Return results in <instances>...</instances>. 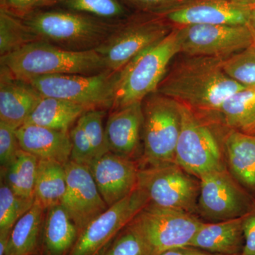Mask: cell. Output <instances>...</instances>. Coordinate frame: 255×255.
<instances>
[{
	"mask_svg": "<svg viewBox=\"0 0 255 255\" xmlns=\"http://www.w3.org/2000/svg\"><path fill=\"white\" fill-rule=\"evenodd\" d=\"M107 112L102 110H87L79 119L91 143L95 160L110 152L104 126Z\"/></svg>",
	"mask_w": 255,
	"mask_h": 255,
	"instance_id": "obj_33",
	"label": "cell"
},
{
	"mask_svg": "<svg viewBox=\"0 0 255 255\" xmlns=\"http://www.w3.org/2000/svg\"><path fill=\"white\" fill-rule=\"evenodd\" d=\"M246 26L251 32L253 45L255 46V6L254 7L251 8V14H250Z\"/></svg>",
	"mask_w": 255,
	"mask_h": 255,
	"instance_id": "obj_40",
	"label": "cell"
},
{
	"mask_svg": "<svg viewBox=\"0 0 255 255\" xmlns=\"http://www.w3.org/2000/svg\"><path fill=\"white\" fill-rule=\"evenodd\" d=\"M244 246L241 255H255V210L243 218Z\"/></svg>",
	"mask_w": 255,
	"mask_h": 255,
	"instance_id": "obj_38",
	"label": "cell"
},
{
	"mask_svg": "<svg viewBox=\"0 0 255 255\" xmlns=\"http://www.w3.org/2000/svg\"><path fill=\"white\" fill-rule=\"evenodd\" d=\"M148 204L145 193L137 187L80 233L71 255H102L117 235Z\"/></svg>",
	"mask_w": 255,
	"mask_h": 255,
	"instance_id": "obj_12",
	"label": "cell"
},
{
	"mask_svg": "<svg viewBox=\"0 0 255 255\" xmlns=\"http://www.w3.org/2000/svg\"><path fill=\"white\" fill-rule=\"evenodd\" d=\"M229 1L247 7L253 8L255 6V0H229Z\"/></svg>",
	"mask_w": 255,
	"mask_h": 255,
	"instance_id": "obj_41",
	"label": "cell"
},
{
	"mask_svg": "<svg viewBox=\"0 0 255 255\" xmlns=\"http://www.w3.org/2000/svg\"><path fill=\"white\" fill-rule=\"evenodd\" d=\"M159 255H223L214 254L209 252L194 248L192 246L180 247V248H173L162 253Z\"/></svg>",
	"mask_w": 255,
	"mask_h": 255,
	"instance_id": "obj_39",
	"label": "cell"
},
{
	"mask_svg": "<svg viewBox=\"0 0 255 255\" xmlns=\"http://www.w3.org/2000/svg\"><path fill=\"white\" fill-rule=\"evenodd\" d=\"M175 162L140 167L137 187L149 204L194 214L197 211L200 184Z\"/></svg>",
	"mask_w": 255,
	"mask_h": 255,
	"instance_id": "obj_8",
	"label": "cell"
},
{
	"mask_svg": "<svg viewBox=\"0 0 255 255\" xmlns=\"http://www.w3.org/2000/svg\"><path fill=\"white\" fill-rule=\"evenodd\" d=\"M21 19L38 41L74 51L97 49L120 22L61 7L38 10Z\"/></svg>",
	"mask_w": 255,
	"mask_h": 255,
	"instance_id": "obj_2",
	"label": "cell"
},
{
	"mask_svg": "<svg viewBox=\"0 0 255 255\" xmlns=\"http://www.w3.org/2000/svg\"><path fill=\"white\" fill-rule=\"evenodd\" d=\"M179 53L187 56L228 58L253 45L246 25L177 26Z\"/></svg>",
	"mask_w": 255,
	"mask_h": 255,
	"instance_id": "obj_13",
	"label": "cell"
},
{
	"mask_svg": "<svg viewBox=\"0 0 255 255\" xmlns=\"http://www.w3.org/2000/svg\"><path fill=\"white\" fill-rule=\"evenodd\" d=\"M148 245L151 255L190 246L203 222L195 215L147 204L132 220Z\"/></svg>",
	"mask_w": 255,
	"mask_h": 255,
	"instance_id": "obj_10",
	"label": "cell"
},
{
	"mask_svg": "<svg viewBox=\"0 0 255 255\" xmlns=\"http://www.w3.org/2000/svg\"><path fill=\"white\" fill-rule=\"evenodd\" d=\"M102 255H151L140 230L130 221L117 235Z\"/></svg>",
	"mask_w": 255,
	"mask_h": 255,
	"instance_id": "obj_32",
	"label": "cell"
},
{
	"mask_svg": "<svg viewBox=\"0 0 255 255\" xmlns=\"http://www.w3.org/2000/svg\"><path fill=\"white\" fill-rule=\"evenodd\" d=\"M143 113L140 167L172 163L181 130L178 102L157 92L142 102Z\"/></svg>",
	"mask_w": 255,
	"mask_h": 255,
	"instance_id": "obj_5",
	"label": "cell"
},
{
	"mask_svg": "<svg viewBox=\"0 0 255 255\" xmlns=\"http://www.w3.org/2000/svg\"><path fill=\"white\" fill-rule=\"evenodd\" d=\"M65 167L67 188L60 204L75 223L80 235L109 207L101 196L88 166L70 159Z\"/></svg>",
	"mask_w": 255,
	"mask_h": 255,
	"instance_id": "obj_14",
	"label": "cell"
},
{
	"mask_svg": "<svg viewBox=\"0 0 255 255\" xmlns=\"http://www.w3.org/2000/svg\"><path fill=\"white\" fill-rule=\"evenodd\" d=\"M72 150L70 159L90 167L95 160L93 149L80 120L70 130Z\"/></svg>",
	"mask_w": 255,
	"mask_h": 255,
	"instance_id": "obj_34",
	"label": "cell"
},
{
	"mask_svg": "<svg viewBox=\"0 0 255 255\" xmlns=\"http://www.w3.org/2000/svg\"><path fill=\"white\" fill-rule=\"evenodd\" d=\"M21 150L38 159L52 160L65 164L70 160L72 145L70 130L23 124L16 130Z\"/></svg>",
	"mask_w": 255,
	"mask_h": 255,
	"instance_id": "obj_19",
	"label": "cell"
},
{
	"mask_svg": "<svg viewBox=\"0 0 255 255\" xmlns=\"http://www.w3.org/2000/svg\"><path fill=\"white\" fill-rule=\"evenodd\" d=\"M1 67L24 80L56 75H95L107 70L96 50L74 51L38 41L0 57Z\"/></svg>",
	"mask_w": 255,
	"mask_h": 255,
	"instance_id": "obj_3",
	"label": "cell"
},
{
	"mask_svg": "<svg viewBox=\"0 0 255 255\" xmlns=\"http://www.w3.org/2000/svg\"><path fill=\"white\" fill-rule=\"evenodd\" d=\"M45 211L34 202L10 233L5 255H32L39 239Z\"/></svg>",
	"mask_w": 255,
	"mask_h": 255,
	"instance_id": "obj_26",
	"label": "cell"
},
{
	"mask_svg": "<svg viewBox=\"0 0 255 255\" xmlns=\"http://www.w3.org/2000/svg\"><path fill=\"white\" fill-rule=\"evenodd\" d=\"M178 53L179 37L175 26L167 36L137 55L121 71L111 110L142 102L155 92L167 73L169 63Z\"/></svg>",
	"mask_w": 255,
	"mask_h": 255,
	"instance_id": "obj_4",
	"label": "cell"
},
{
	"mask_svg": "<svg viewBox=\"0 0 255 255\" xmlns=\"http://www.w3.org/2000/svg\"><path fill=\"white\" fill-rule=\"evenodd\" d=\"M251 10L229 0H190L159 15L174 26L246 25Z\"/></svg>",
	"mask_w": 255,
	"mask_h": 255,
	"instance_id": "obj_16",
	"label": "cell"
},
{
	"mask_svg": "<svg viewBox=\"0 0 255 255\" xmlns=\"http://www.w3.org/2000/svg\"><path fill=\"white\" fill-rule=\"evenodd\" d=\"M142 127V102L111 110L105 125L110 151L137 162L139 158L140 161Z\"/></svg>",
	"mask_w": 255,
	"mask_h": 255,
	"instance_id": "obj_17",
	"label": "cell"
},
{
	"mask_svg": "<svg viewBox=\"0 0 255 255\" xmlns=\"http://www.w3.org/2000/svg\"><path fill=\"white\" fill-rule=\"evenodd\" d=\"M16 129L0 122V164L1 169L6 168L21 150L16 136Z\"/></svg>",
	"mask_w": 255,
	"mask_h": 255,
	"instance_id": "obj_36",
	"label": "cell"
},
{
	"mask_svg": "<svg viewBox=\"0 0 255 255\" xmlns=\"http://www.w3.org/2000/svg\"><path fill=\"white\" fill-rule=\"evenodd\" d=\"M221 58L187 56L166 73L155 92L208 117L235 92L246 87L229 78Z\"/></svg>",
	"mask_w": 255,
	"mask_h": 255,
	"instance_id": "obj_1",
	"label": "cell"
},
{
	"mask_svg": "<svg viewBox=\"0 0 255 255\" xmlns=\"http://www.w3.org/2000/svg\"><path fill=\"white\" fill-rule=\"evenodd\" d=\"M243 132H247V133L252 134V135H255V122L251 127L243 130Z\"/></svg>",
	"mask_w": 255,
	"mask_h": 255,
	"instance_id": "obj_42",
	"label": "cell"
},
{
	"mask_svg": "<svg viewBox=\"0 0 255 255\" xmlns=\"http://www.w3.org/2000/svg\"><path fill=\"white\" fill-rule=\"evenodd\" d=\"M67 188L65 164L52 160L38 159L35 203L44 210L61 204Z\"/></svg>",
	"mask_w": 255,
	"mask_h": 255,
	"instance_id": "obj_24",
	"label": "cell"
},
{
	"mask_svg": "<svg viewBox=\"0 0 255 255\" xmlns=\"http://www.w3.org/2000/svg\"><path fill=\"white\" fill-rule=\"evenodd\" d=\"M60 7L110 21H121L132 12L121 0H62Z\"/></svg>",
	"mask_w": 255,
	"mask_h": 255,
	"instance_id": "obj_29",
	"label": "cell"
},
{
	"mask_svg": "<svg viewBox=\"0 0 255 255\" xmlns=\"http://www.w3.org/2000/svg\"><path fill=\"white\" fill-rule=\"evenodd\" d=\"M243 218L203 223L190 246L214 254L241 255L244 246Z\"/></svg>",
	"mask_w": 255,
	"mask_h": 255,
	"instance_id": "obj_21",
	"label": "cell"
},
{
	"mask_svg": "<svg viewBox=\"0 0 255 255\" xmlns=\"http://www.w3.org/2000/svg\"><path fill=\"white\" fill-rule=\"evenodd\" d=\"M179 106L182 124L174 162L198 179L226 167L219 142L208 124L186 106Z\"/></svg>",
	"mask_w": 255,
	"mask_h": 255,
	"instance_id": "obj_9",
	"label": "cell"
},
{
	"mask_svg": "<svg viewBox=\"0 0 255 255\" xmlns=\"http://www.w3.org/2000/svg\"><path fill=\"white\" fill-rule=\"evenodd\" d=\"M89 167L109 208L137 188L140 164L137 161L110 151L94 161Z\"/></svg>",
	"mask_w": 255,
	"mask_h": 255,
	"instance_id": "obj_15",
	"label": "cell"
},
{
	"mask_svg": "<svg viewBox=\"0 0 255 255\" xmlns=\"http://www.w3.org/2000/svg\"><path fill=\"white\" fill-rule=\"evenodd\" d=\"M62 0H6L0 6L1 9L20 18L38 11L52 8L60 4Z\"/></svg>",
	"mask_w": 255,
	"mask_h": 255,
	"instance_id": "obj_37",
	"label": "cell"
},
{
	"mask_svg": "<svg viewBox=\"0 0 255 255\" xmlns=\"http://www.w3.org/2000/svg\"><path fill=\"white\" fill-rule=\"evenodd\" d=\"M175 26L159 14L132 13L95 49L107 70L120 72L142 51L162 40Z\"/></svg>",
	"mask_w": 255,
	"mask_h": 255,
	"instance_id": "obj_6",
	"label": "cell"
},
{
	"mask_svg": "<svg viewBox=\"0 0 255 255\" xmlns=\"http://www.w3.org/2000/svg\"><path fill=\"white\" fill-rule=\"evenodd\" d=\"M43 98L29 82L18 78L7 69L0 68V122L17 129Z\"/></svg>",
	"mask_w": 255,
	"mask_h": 255,
	"instance_id": "obj_18",
	"label": "cell"
},
{
	"mask_svg": "<svg viewBox=\"0 0 255 255\" xmlns=\"http://www.w3.org/2000/svg\"><path fill=\"white\" fill-rule=\"evenodd\" d=\"M79 233L61 204L45 211L39 239L32 255H71Z\"/></svg>",
	"mask_w": 255,
	"mask_h": 255,
	"instance_id": "obj_20",
	"label": "cell"
},
{
	"mask_svg": "<svg viewBox=\"0 0 255 255\" xmlns=\"http://www.w3.org/2000/svg\"><path fill=\"white\" fill-rule=\"evenodd\" d=\"M87 110H90L70 101L43 97L24 124L70 130Z\"/></svg>",
	"mask_w": 255,
	"mask_h": 255,
	"instance_id": "obj_23",
	"label": "cell"
},
{
	"mask_svg": "<svg viewBox=\"0 0 255 255\" xmlns=\"http://www.w3.org/2000/svg\"><path fill=\"white\" fill-rule=\"evenodd\" d=\"M38 41L21 18L0 8V57Z\"/></svg>",
	"mask_w": 255,
	"mask_h": 255,
	"instance_id": "obj_28",
	"label": "cell"
},
{
	"mask_svg": "<svg viewBox=\"0 0 255 255\" xmlns=\"http://www.w3.org/2000/svg\"><path fill=\"white\" fill-rule=\"evenodd\" d=\"M230 172L241 186L255 191V135L231 130L224 140Z\"/></svg>",
	"mask_w": 255,
	"mask_h": 255,
	"instance_id": "obj_22",
	"label": "cell"
},
{
	"mask_svg": "<svg viewBox=\"0 0 255 255\" xmlns=\"http://www.w3.org/2000/svg\"><path fill=\"white\" fill-rule=\"evenodd\" d=\"M199 179L197 211L210 222L240 219L253 211L251 198L226 167Z\"/></svg>",
	"mask_w": 255,
	"mask_h": 255,
	"instance_id": "obj_11",
	"label": "cell"
},
{
	"mask_svg": "<svg viewBox=\"0 0 255 255\" xmlns=\"http://www.w3.org/2000/svg\"><path fill=\"white\" fill-rule=\"evenodd\" d=\"M231 130H243L255 122V87H246L230 96L208 116Z\"/></svg>",
	"mask_w": 255,
	"mask_h": 255,
	"instance_id": "obj_25",
	"label": "cell"
},
{
	"mask_svg": "<svg viewBox=\"0 0 255 255\" xmlns=\"http://www.w3.org/2000/svg\"><path fill=\"white\" fill-rule=\"evenodd\" d=\"M5 1H6V0H0V6L4 4Z\"/></svg>",
	"mask_w": 255,
	"mask_h": 255,
	"instance_id": "obj_43",
	"label": "cell"
},
{
	"mask_svg": "<svg viewBox=\"0 0 255 255\" xmlns=\"http://www.w3.org/2000/svg\"><path fill=\"white\" fill-rule=\"evenodd\" d=\"M120 75L121 71L107 70L95 75H47L26 81L43 97L70 101L89 110L110 111Z\"/></svg>",
	"mask_w": 255,
	"mask_h": 255,
	"instance_id": "obj_7",
	"label": "cell"
},
{
	"mask_svg": "<svg viewBox=\"0 0 255 255\" xmlns=\"http://www.w3.org/2000/svg\"><path fill=\"white\" fill-rule=\"evenodd\" d=\"M221 66L225 73L246 87H255V46L222 59Z\"/></svg>",
	"mask_w": 255,
	"mask_h": 255,
	"instance_id": "obj_31",
	"label": "cell"
},
{
	"mask_svg": "<svg viewBox=\"0 0 255 255\" xmlns=\"http://www.w3.org/2000/svg\"><path fill=\"white\" fill-rule=\"evenodd\" d=\"M34 202V198L16 195L4 181L1 180L0 234L11 232L16 223L31 209Z\"/></svg>",
	"mask_w": 255,
	"mask_h": 255,
	"instance_id": "obj_30",
	"label": "cell"
},
{
	"mask_svg": "<svg viewBox=\"0 0 255 255\" xmlns=\"http://www.w3.org/2000/svg\"><path fill=\"white\" fill-rule=\"evenodd\" d=\"M132 13L162 14L190 0H121ZM132 12V11H131Z\"/></svg>",
	"mask_w": 255,
	"mask_h": 255,
	"instance_id": "obj_35",
	"label": "cell"
},
{
	"mask_svg": "<svg viewBox=\"0 0 255 255\" xmlns=\"http://www.w3.org/2000/svg\"><path fill=\"white\" fill-rule=\"evenodd\" d=\"M38 164L36 156L21 149L12 162L6 168L1 169V180L16 195L34 198Z\"/></svg>",
	"mask_w": 255,
	"mask_h": 255,
	"instance_id": "obj_27",
	"label": "cell"
}]
</instances>
